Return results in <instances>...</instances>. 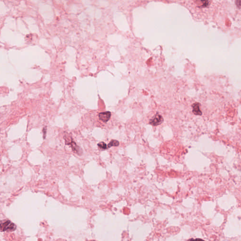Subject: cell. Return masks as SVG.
I'll list each match as a JSON object with an SVG mask.
<instances>
[{"instance_id": "1", "label": "cell", "mask_w": 241, "mask_h": 241, "mask_svg": "<svg viewBox=\"0 0 241 241\" xmlns=\"http://www.w3.org/2000/svg\"><path fill=\"white\" fill-rule=\"evenodd\" d=\"M16 229V225L11 222L9 221H7L1 224V231H14Z\"/></svg>"}, {"instance_id": "2", "label": "cell", "mask_w": 241, "mask_h": 241, "mask_svg": "<svg viewBox=\"0 0 241 241\" xmlns=\"http://www.w3.org/2000/svg\"><path fill=\"white\" fill-rule=\"evenodd\" d=\"M163 120H164L163 117L158 113H156L149 120V123L151 125H153L154 126H156L162 124V123H163Z\"/></svg>"}, {"instance_id": "3", "label": "cell", "mask_w": 241, "mask_h": 241, "mask_svg": "<svg viewBox=\"0 0 241 241\" xmlns=\"http://www.w3.org/2000/svg\"><path fill=\"white\" fill-rule=\"evenodd\" d=\"M111 117V113L107 111L99 113V119L103 123H106L110 119Z\"/></svg>"}, {"instance_id": "4", "label": "cell", "mask_w": 241, "mask_h": 241, "mask_svg": "<svg viewBox=\"0 0 241 241\" xmlns=\"http://www.w3.org/2000/svg\"><path fill=\"white\" fill-rule=\"evenodd\" d=\"M193 108V113L196 115H202V112H201L200 109V104L197 102L195 103L192 105Z\"/></svg>"}, {"instance_id": "5", "label": "cell", "mask_w": 241, "mask_h": 241, "mask_svg": "<svg viewBox=\"0 0 241 241\" xmlns=\"http://www.w3.org/2000/svg\"><path fill=\"white\" fill-rule=\"evenodd\" d=\"M67 144H68V145H71L72 147V149L75 152H76V153H78L79 154V149H78V147H77V145L75 143L74 141H73L72 140L71 141H70V142H68L67 143Z\"/></svg>"}, {"instance_id": "6", "label": "cell", "mask_w": 241, "mask_h": 241, "mask_svg": "<svg viewBox=\"0 0 241 241\" xmlns=\"http://www.w3.org/2000/svg\"><path fill=\"white\" fill-rule=\"evenodd\" d=\"M119 145V141L116 140H112L108 144V146H107V148H110L112 147H117Z\"/></svg>"}, {"instance_id": "7", "label": "cell", "mask_w": 241, "mask_h": 241, "mask_svg": "<svg viewBox=\"0 0 241 241\" xmlns=\"http://www.w3.org/2000/svg\"><path fill=\"white\" fill-rule=\"evenodd\" d=\"M198 1H201L202 2L200 7H202V8L208 7L210 4L209 0H198Z\"/></svg>"}, {"instance_id": "8", "label": "cell", "mask_w": 241, "mask_h": 241, "mask_svg": "<svg viewBox=\"0 0 241 241\" xmlns=\"http://www.w3.org/2000/svg\"><path fill=\"white\" fill-rule=\"evenodd\" d=\"M98 147L99 148L102 149H106L107 148V144L104 142H101L99 143L98 144Z\"/></svg>"}, {"instance_id": "9", "label": "cell", "mask_w": 241, "mask_h": 241, "mask_svg": "<svg viewBox=\"0 0 241 241\" xmlns=\"http://www.w3.org/2000/svg\"><path fill=\"white\" fill-rule=\"evenodd\" d=\"M235 4L237 8L241 9V0H235Z\"/></svg>"}, {"instance_id": "10", "label": "cell", "mask_w": 241, "mask_h": 241, "mask_svg": "<svg viewBox=\"0 0 241 241\" xmlns=\"http://www.w3.org/2000/svg\"><path fill=\"white\" fill-rule=\"evenodd\" d=\"M44 139L45 138V137H46V128H44Z\"/></svg>"}]
</instances>
